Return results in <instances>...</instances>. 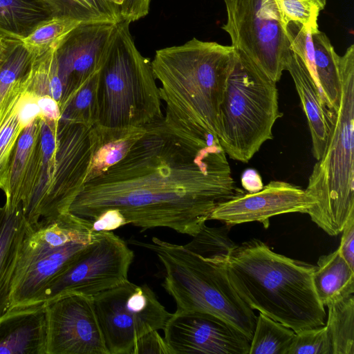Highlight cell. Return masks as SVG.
<instances>
[{"mask_svg": "<svg viewBox=\"0 0 354 354\" xmlns=\"http://www.w3.org/2000/svg\"><path fill=\"white\" fill-rule=\"evenodd\" d=\"M288 354H332L326 326L296 333Z\"/></svg>", "mask_w": 354, "mask_h": 354, "instance_id": "e575fe53", "label": "cell"}, {"mask_svg": "<svg viewBox=\"0 0 354 354\" xmlns=\"http://www.w3.org/2000/svg\"><path fill=\"white\" fill-rule=\"evenodd\" d=\"M34 58L20 40L12 41L0 59V104L15 82L28 73Z\"/></svg>", "mask_w": 354, "mask_h": 354, "instance_id": "d6a6232c", "label": "cell"}, {"mask_svg": "<svg viewBox=\"0 0 354 354\" xmlns=\"http://www.w3.org/2000/svg\"><path fill=\"white\" fill-rule=\"evenodd\" d=\"M89 221L91 222L93 232L113 231L127 225L122 214L118 210L113 209L104 211Z\"/></svg>", "mask_w": 354, "mask_h": 354, "instance_id": "74e56055", "label": "cell"}, {"mask_svg": "<svg viewBox=\"0 0 354 354\" xmlns=\"http://www.w3.org/2000/svg\"><path fill=\"white\" fill-rule=\"evenodd\" d=\"M54 16L66 17L80 23L122 21L120 9L104 0H43Z\"/></svg>", "mask_w": 354, "mask_h": 354, "instance_id": "83f0119b", "label": "cell"}, {"mask_svg": "<svg viewBox=\"0 0 354 354\" xmlns=\"http://www.w3.org/2000/svg\"><path fill=\"white\" fill-rule=\"evenodd\" d=\"M17 111L19 122L24 129L41 115L37 97L28 89L25 91L18 100Z\"/></svg>", "mask_w": 354, "mask_h": 354, "instance_id": "8d00e7d4", "label": "cell"}, {"mask_svg": "<svg viewBox=\"0 0 354 354\" xmlns=\"http://www.w3.org/2000/svg\"><path fill=\"white\" fill-rule=\"evenodd\" d=\"M146 132L145 127H91L92 156L86 182L122 160Z\"/></svg>", "mask_w": 354, "mask_h": 354, "instance_id": "7402d4cb", "label": "cell"}, {"mask_svg": "<svg viewBox=\"0 0 354 354\" xmlns=\"http://www.w3.org/2000/svg\"><path fill=\"white\" fill-rule=\"evenodd\" d=\"M91 222L70 212L28 225L12 281L10 307L37 302L48 284L90 242Z\"/></svg>", "mask_w": 354, "mask_h": 354, "instance_id": "ba28073f", "label": "cell"}, {"mask_svg": "<svg viewBox=\"0 0 354 354\" xmlns=\"http://www.w3.org/2000/svg\"><path fill=\"white\" fill-rule=\"evenodd\" d=\"M45 303L46 354H109L92 297L64 294Z\"/></svg>", "mask_w": 354, "mask_h": 354, "instance_id": "4fadbf2b", "label": "cell"}, {"mask_svg": "<svg viewBox=\"0 0 354 354\" xmlns=\"http://www.w3.org/2000/svg\"><path fill=\"white\" fill-rule=\"evenodd\" d=\"M99 72L81 86L60 109V118L87 127H92L96 123Z\"/></svg>", "mask_w": 354, "mask_h": 354, "instance_id": "1f68e13d", "label": "cell"}, {"mask_svg": "<svg viewBox=\"0 0 354 354\" xmlns=\"http://www.w3.org/2000/svg\"><path fill=\"white\" fill-rule=\"evenodd\" d=\"M13 39L6 38L0 35V59L3 57L7 51L10 44Z\"/></svg>", "mask_w": 354, "mask_h": 354, "instance_id": "7bdbcfd3", "label": "cell"}, {"mask_svg": "<svg viewBox=\"0 0 354 354\" xmlns=\"http://www.w3.org/2000/svg\"><path fill=\"white\" fill-rule=\"evenodd\" d=\"M295 333L291 328L259 313L248 354H288Z\"/></svg>", "mask_w": 354, "mask_h": 354, "instance_id": "f1b7e54d", "label": "cell"}, {"mask_svg": "<svg viewBox=\"0 0 354 354\" xmlns=\"http://www.w3.org/2000/svg\"><path fill=\"white\" fill-rule=\"evenodd\" d=\"M234 56L232 46L195 37L157 50L151 62L165 104L166 127L185 142L205 145L218 138V115Z\"/></svg>", "mask_w": 354, "mask_h": 354, "instance_id": "7a4b0ae2", "label": "cell"}, {"mask_svg": "<svg viewBox=\"0 0 354 354\" xmlns=\"http://www.w3.org/2000/svg\"><path fill=\"white\" fill-rule=\"evenodd\" d=\"M229 281L252 310L295 333L325 325L326 311L315 292V266L272 251L251 239L236 245L225 261Z\"/></svg>", "mask_w": 354, "mask_h": 354, "instance_id": "277c9868", "label": "cell"}, {"mask_svg": "<svg viewBox=\"0 0 354 354\" xmlns=\"http://www.w3.org/2000/svg\"><path fill=\"white\" fill-rule=\"evenodd\" d=\"M241 185L249 193L260 191L263 187L260 174L253 169H246L241 176Z\"/></svg>", "mask_w": 354, "mask_h": 354, "instance_id": "b9f144b4", "label": "cell"}, {"mask_svg": "<svg viewBox=\"0 0 354 354\" xmlns=\"http://www.w3.org/2000/svg\"><path fill=\"white\" fill-rule=\"evenodd\" d=\"M37 103L41 111V116L50 120H59L61 116L58 102L52 97L44 95L37 97Z\"/></svg>", "mask_w": 354, "mask_h": 354, "instance_id": "60d3db41", "label": "cell"}, {"mask_svg": "<svg viewBox=\"0 0 354 354\" xmlns=\"http://www.w3.org/2000/svg\"><path fill=\"white\" fill-rule=\"evenodd\" d=\"M171 354L165 340L157 330H151L141 336L135 342L131 354Z\"/></svg>", "mask_w": 354, "mask_h": 354, "instance_id": "d590c367", "label": "cell"}, {"mask_svg": "<svg viewBox=\"0 0 354 354\" xmlns=\"http://www.w3.org/2000/svg\"><path fill=\"white\" fill-rule=\"evenodd\" d=\"M313 286L324 306L354 293V269L340 255L338 249L321 256L313 274Z\"/></svg>", "mask_w": 354, "mask_h": 354, "instance_id": "cb8c5ba5", "label": "cell"}, {"mask_svg": "<svg viewBox=\"0 0 354 354\" xmlns=\"http://www.w3.org/2000/svg\"><path fill=\"white\" fill-rule=\"evenodd\" d=\"M45 301L16 305L0 316V354H46Z\"/></svg>", "mask_w": 354, "mask_h": 354, "instance_id": "ac0fdd59", "label": "cell"}, {"mask_svg": "<svg viewBox=\"0 0 354 354\" xmlns=\"http://www.w3.org/2000/svg\"><path fill=\"white\" fill-rule=\"evenodd\" d=\"M290 48L305 62L328 106L335 111L340 95L339 55L319 30L311 32L301 24L290 21L284 28Z\"/></svg>", "mask_w": 354, "mask_h": 354, "instance_id": "e0dca14e", "label": "cell"}, {"mask_svg": "<svg viewBox=\"0 0 354 354\" xmlns=\"http://www.w3.org/2000/svg\"><path fill=\"white\" fill-rule=\"evenodd\" d=\"M325 326L332 354H354V295L331 301L327 306Z\"/></svg>", "mask_w": 354, "mask_h": 354, "instance_id": "4316f807", "label": "cell"}, {"mask_svg": "<svg viewBox=\"0 0 354 354\" xmlns=\"http://www.w3.org/2000/svg\"><path fill=\"white\" fill-rule=\"evenodd\" d=\"M317 4L322 10H323L326 6V0H310Z\"/></svg>", "mask_w": 354, "mask_h": 354, "instance_id": "f6af8a7d", "label": "cell"}, {"mask_svg": "<svg viewBox=\"0 0 354 354\" xmlns=\"http://www.w3.org/2000/svg\"><path fill=\"white\" fill-rule=\"evenodd\" d=\"M27 227L22 205L0 207V316L10 307L12 281Z\"/></svg>", "mask_w": 354, "mask_h": 354, "instance_id": "44dd1931", "label": "cell"}, {"mask_svg": "<svg viewBox=\"0 0 354 354\" xmlns=\"http://www.w3.org/2000/svg\"><path fill=\"white\" fill-rule=\"evenodd\" d=\"M29 71L12 85L0 104V189L7 191L8 173L12 155L23 128L18 118L17 102L28 89Z\"/></svg>", "mask_w": 354, "mask_h": 354, "instance_id": "603a6c76", "label": "cell"}, {"mask_svg": "<svg viewBox=\"0 0 354 354\" xmlns=\"http://www.w3.org/2000/svg\"><path fill=\"white\" fill-rule=\"evenodd\" d=\"M151 0H123L120 7L122 21L130 24L147 16Z\"/></svg>", "mask_w": 354, "mask_h": 354, "instance_id": "f35d334b", "label": "cell"}, {"mask_svg": "<svg viewBox=\"0 0 354 354\" xmlns=\"http://www.w3.org/2000/svg\"><path fill=\"white\" fill-rule=\"evenodd\" d=\"M52 17L43 0H0V35L21 40Z\"/></svg>", "mask_w": 354, "mask_h": 354, "instance_id": "d4e9b609", "label": "cell"}, {"mask_svg": "<svg viewBox=\"0 0 354 354\" xmlns=\"http://www.w3.org/2000/svg\"><path fill=\"white\" fill-rule=\"evenodd\" d=\"M227 21L221 28L232 46L243 53L276 83L290 50L275 0H224Z\"/></svg>", "mask_w": 354, "mask_h": 354, "instance_id": "30bf717a", "label": "cell"}, {"mask_svg": "<svg viewBox=\"0 0 354 354\" xmlns=\"http://www.w3.org/2000/svg\"><path fill=\"white\" fill-rule=\"evenodd\" d=\"M129 24L127 21L118 23L99 72L95 124L102 126L146 127L164 117L151 61L136 48Z\"/></svg>", "mask_w": 354, "mask_h": 354, "instance_id": "52a82bcc", "label": "cell"}, {"mask_svg": "<svg viewBox=\"0 0 354 354\" xmlns=\"http://www.w3.org/2000/svg\"><path fill=\"white\" fill-rule=\"evenodd\" d=\"M56 50H50L33 59L29 71L28 91L37 97L50 96L59 105L63 85L59 75Z\"/></svg>", "mask_w": 354, "mask_h": 354, "instance_id": "4dcf8cb0", "label": "cell"}, {"mask_svg": "<svg viewBox=\"0 0 354 354\" xmlns=\"http://www.w3.org/2000/svg\"><path fill=\"white\" fill-rule=\"evenodd\" d=\"M283 28L290 21L301 24L311 32L319 30L321 8L310 0H275Z\"/></svg>", "mask_w": 354, "mask_h": 354, "instance_id": "836d02e7", "label": "cell"}, {"mask_svg": "<svg viewBox=\"0 0 354 354\" xmlns=\"http://www.w3.org/2000/svg\"><path fill=\"white\" fill-rule=\"evenodd\" d=\"M188 243H171L156 237L151 243L131 240L153 251L165 268L162 287L172 297L176 311H196L218 316L252 337L257 316L228 280L225 261L236 245L227 227L204 225Z\"/></svg>", "mask_w": 354, "mask_h": 354, "instance_id": "3957f363", "label": "cell"}, {"mask_svg": "<svg viewBox=\"0 0 354 354\" xmlns=\"http://www.w3.org/2000/svg\"><path fill=\"white\" fill-rule=\"evenodd\" d=\"M295 83L307 118L313 154L319 160L326 148L335 111L327 104L304 60L291 48L285 64Z\"/></svg>", "mask_w": 354, "mask_h": 354, "instance_id": "ffe728a7", "label": "cell"}, {"mask_svg": "<svg viewBox=\"0 0 354 354\" xmlns=\"http://www.w3.org/2000/svg\"><path fill=\"white\" fill-rule=\"evenodd\" d=\"M145 128L122 160L84 183L68 212L92 220L113 209L141 232L167 227L192 237L218 204L244 192L220 143L184 142L163 118Z\"/></svg>", "mask_w": 354, "mask_h": 354, "instance_id": "6da1fadb", "label": "cell"}, {"mask_svg": "<svg viewBox=\"0 0 354 354\" xmlns=\"http://www.w3.org/2000/svg\"><path fill=\"white\" fill-rule=\"evenodd\" d=\"M109 354H131L145 333L163 330L171 317L146 283L129 280L93 297Z\"/></svg>", "mask_w": 354, "mask_h": 354, "instance_id": "9c48e42d", "label": "cell"}, {"mask_svg": "<svg viewBox=\"0 0 354 354\" xmlns=\"http://www.w3.org/2000/svg\"><path fill=\"white\" fill-rule=\"evenodd\" d=\"M41 158L40 116L25 127L10 165L6 206L26 205L37 183Z\"/></svg>", "mask_w": 354, "mask_h": 354, "instance_id": "d6986e66", "label": "cell"}, {"mask_svg": "<svg viewBox=\"0 0 354 354\" xmlns=\"http://www.w3.org/2000/svg\"><path fill=\"white\" fill-rule=\"evenodd\" d=\"M341 233L340 245L337 249L343 259L354 269V216L348 218Z\"/></svg>", "mask_w": 354, "mask_h": 354, "instance_id": "ab89813d", "label": "cell"}, {"mask_svg": "<svg viewBox=\"0 0 354 354\" xmlns=\"http://www.w3.org/2000/svg\"><path fill=\"white\" fill-rule=\"evenodd\" d=\"M56 140L52 180L32 224L67 213L86 183L92 156L91 127L59 118Z\"/></svg>", "mask_w": 354, "mask_h": 354, "instance_id": "7c38bea8", "label": "cell"}, {"mask_svg": "<svg viewBox=\"0 0 354 354\" xmlns=\"http://www.w3.org/2000/svg\"><path fill=\"white\" fill-rule=\"evenodd\" d=\"M282 116L276 82L234 49L218 115L217 137L226 155L248 162L272 139V127Z\"/></svg>", "mask_w": 354, "mask_h": 354, "instance_id": "8992f818", "label": "cell"}, {"mask_svg": "<svg viewBox=\"0 0 354 354\" xmlns=\"http://www.w3.org/2000/svg\"><path fill=\"white\" fill-rule=\"evenodd\" d=\"M171 354H248L250 339L240 330L212 314L171 313L165 328Z\"/></svg>", "mask_w": 354, "mask_h": 354, "instance_id": "5bb4252c", "label": "cell"}, {"mask_svg": "<svg viewBox=\"0 0 354 354\" xmlns=\"http://www.w3.org/2000/svg\"><path fill=\"white\" fill-rule=\"evenodd\" d=\"M118 23H81L56 50L59 75L63 85L61 109L92 76L102 68Z\"/></svg>", "mask_w": 354, "mask_h": 354, "instance_id": "9a60e30c", "label": "cell"}, {"mask_svg": "<svg viewBox=\"0 0 354 354\" xmlns=\"http://www.w3.org/2000/svg\"><path fill=\"white\" fill-rule=\"evenodd\" d=\"M339 104L322 157L306 192L316 201L308 214L330 236L341 233L354 216V45L338 57Z\"/></svg>", "mask_w": 354, "mask_h": 354, "instance_id": "5b68a950", "label": "cell"}, {"mask_svg": "<svg viewBox=\"0 0 354 354\" xmlns=\"http://www.w3.org/2000/svg\"><path fill=\"white\" fill-rule=\"evenodd\" d=\"M109 3L113 5L114 6L117 7L120 9V6L122 5L123 0H104Z\"/></svg>", "mask_w": 354, "mask_h": 354, "instance_id": "ee69618b", "label": "cell"}, {"mask_svg": "<svg viewBox=\"0 0 354 354\" xmlns=\"http://www.w3.org/2000/svg\"><path fill=\"white\" fill-rule=\"evenodd\" d=\"M133 251L112 231L93 232L90 242L46 287L39 301L64 294L93 297L128 280Z\"/></svg>", "mask_w": 354, "mask_h": 354, "instance_id": "8fae6325", "label": "cell"}, {"mask_svg": "<svg viewBox=\"0 0 354 354\" xmlns=\"http://www.w3.org/2000/svg\"><path fill=\"white\" fill-rule=\"evenodd\" d=\"M57 122L40 115L41 158L39 177L32 194L23 207L25 218L29 225L34 222L52 180L55 164Z\"/></svg>", "mask_w": 354, "mask_h": 354, "instance_id": "484cf974", "label": "cell"}, {"mask_svg": "<svg viewBox=\"0 0 354 354\" xmlns=\"http://www.w3.org/2000/svg\"><path fill=\"white\" fill-rule=\"evenodd\" d=\"M80 22L66 17L54 16L41 22L21 42L35 57L57 49L68 34Z\"/></svg>", "mask_w": 354, "mask_h": 354, "instance_id": "f546056e", "label": "cell"}, {"mask_svg": "<svg viewBox=\"0 0 354 354\" xmlns=\"http://www.w3.org/2000/svg\"><path fill=\"white\" fill-rule=\"evenodd\" d=\"M315 203L305 189L287 182L272 180L257 192L244 193L221 203L209 220L227 225L254 221L265 223L270 217L283 214H307Z\"/></svg>", "mask_w": 354, "mask_h": 354, "instance_id": "2e32d148", "label": "cell"}]
</instances>
